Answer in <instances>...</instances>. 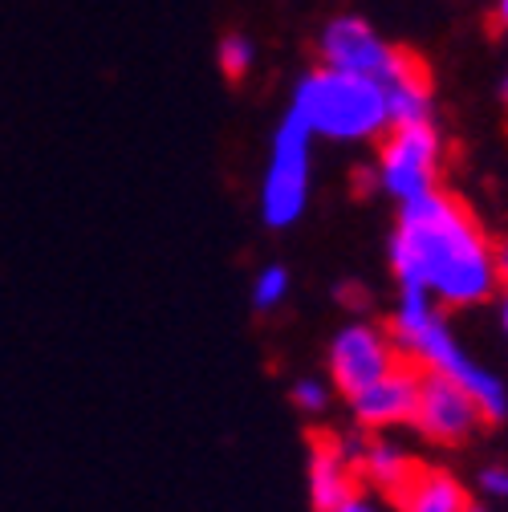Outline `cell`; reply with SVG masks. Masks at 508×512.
I'll return each mask as SVG.
<instances>
[{"label":"cell","instance_id":"20","mask_svg":"<svg viewBox=\"0 0 508 512\" xmlns=\"http://www.w3.org/2000/svg\"><path fill=\"white\" fill-rule=\"evenodd\" d=\"M496 317H500V334L508 338V289L500 293V305H496Z\"/></svg>","mask_w":508,"mask_h":512},{"label":"cell","instance_id":"19","mask_svg":"<svg viewBox=\"0 0 508 512\" xmlns=\"http://www.w3.org/2000/svg\"><path fill=\"white\" fill-rule=\"evenodd\" d=\"M496 273H500V285L508 289V240L496 244Z\"/></svg>","mask_w":508,"mask_h":512},{"label":"cell","instance_id":"17","mask_svg":"<svg viewBox=\"0 0 508 512\" xmlns=\"http://www.w3.org/2000/svg\"><path fill=\"white\" fill-rule=\"evenodd\" d=\"M476 480H480V492L488 500H508V468L504 464H488Z\"/></svg>","mask_w":508,"mask_h":512},{"label":"cell","instance_id":"11","mask_svg":"<svg viewBox=\"0 0 508 512\" xmlns=\"http://www.w3.org/2000/svg\"><path fill=\"white\" fill-rule=\"evenodd\" d=\"M387 90V110L391 126H411V122H431V70L415 49H395V70L383 82Z\"/></svg>","mask_w":508,"mask_h":512},{"label":"cell","instance_id":"5","mask_svg":"<svg viewBox=\"0 0 508 512\" xmlns=\"http://www.w3.org/2000/svg\"><path fill=\"white\" fill-rule=\"evenodd\" d=\"M443 171V139L435 122H411V126H387L383 151H378V187L395 196L399 204L427 196L439 187Z\"/></svg>","mask_w":508,"mask_h":512},{"label":"cell","instance_id":"6","mask_svg":"<svg viewBox=\"0 0 508 512\" xmlns=\"http://www.w3.org/2000/svg\"><path fill=\"white\" fill-rule=\"evenodd\" d=\"M484 411L476 403V395L456 382L452 374H439V370H423V382H419V407H415V419L411 427L431 439V443H464L472 439L480 427H484Z\"/></svg>","mask_w":508,"mask_h":512},{"label":"cell","instance_id":"21","mask_svg":"<svg viewBox=\"0 0 508 512\" xmlns=\"http://www.w3.org/2000/svg\"><path fill=\"white\" fill-rule=\"evenodd\" d=\"M496 21L508 29V0H500V5H496Z\"/></svg>","mask_w":508,"mask_h":512},{"label":"cell","instance_id":"18","mask_svg":"<svg viewBox=\"0 0 508 512\" xmlns=\"http://www.w3.org/2000/svg\"><path fill=\"white\" fill-rule=\"evenodd\" d=\"M326 512H378V504H374L370 496L354 492V496H346L342 504H334V508H326Z\"/></svg>","mask_w":508,"mask_h":512},{"label":"cell","instance_id":"7","mask_svg":"<svg viewBox=\"0 0 508 512\" xmlns=\"http://www.w3.org/2000/svg\"><path fill=\"white\" fill-rule=\"evenodd\" d=\"M403 362L391 330L370 326V322H350L334 334L330 342V382H338V391L350 399L354 391L370 387L374 378H383Z\"/></svg>","mask_w":508,"mask_h":512},{"label":"cell","instance_id":"2","mask_svg":"<svg viewBox=\"0 0 508 512\" xmlns=\"http://www.w3.org/2000/svg\"><path fill=\"white\" fill-rule=\"evenodd\" d=\"M387 330H391V338L407 362H415L419 370H439V374H452L456 382H464V387L476 395L488 423H500L508 415L504 382L492 370H484L476 358H468V350L456 342V334L448 326V317H443V305L431 293L403 289Z\"/></svg>","mask_w":508,"mask_h":512},{"label":"cell","instance_id":"4","mask_svg":"<svg viewBox=\"0 0 508 512\" xmlns=\"http://www.w3.org/2000/svg\"><path fill=\"white\" fill-rule=\"evenodd\" d=\"M309 143H313V126L309 118L289 106L281 118L277 135H273V159L261 183V220L269 228H289L301 220L305 200H309Z\"/></svg>","mask_w":508,"mask_h":512},{"label":"cell","instance_id":"1","mask_svg":"<svg viewBox=\"0 0 508 512\" xmlns=\"http://www.w3.org/2000/svg\"><path fill=\"white\" fill-rule=\"evenodd\" d=\"M387 256L399 289H423L443 309L484 305L500 285L496 244L443 187L399 204Z\"/></svg>","mask_w":508,"mask_h":512},{"label":"cell","instance_id":"3","mask_svg":"<svg viewBox=\"0 0 508 512\" xmlns=\"http://www.w3.org/2000/svg\"><path fill=\"white\" fill-rule=\"evenodd\" d=\"M293 106L309 118L313 135L338 139V143H362L387 135L391 110H387V90L383 82L346 74L334 66H322L301 78Z\"/></svg>","mask_w":508,"mask_h":512},{"label":"cell","instance_id":"16","mask_svg":"<svg viewBox=\"0 0 508 512\" xmlns=\"http://www.w3.org/2000/svg\"><path fill=\"white\" fill-rule=\"evenodd\" d=\"M293 407L305 415H322L330 407V387L322 378H297L293 382Z\"/></svg>","mask_w":508,"mask_h":512},{"label":"cell","instance_id":"10","mask_svg":"<svg viewBox=\"0 0 508 512\" xmlns=\"http://www.w3.org/2000/svg\"><path fill=\"white\" fill-rule=\"evenodd\" d=\"M305 480H309V504H313V512H326V508L342 504L346 496H354L362 476H358V464L342 452L338 435H313L309 439Z\"/></svg>","mask_w":508,"mask_h":512},{"label":"cell","instance_id":"23","mask_svg":"<svg viewBox=\"0 0 508 512\" xmlns=\"http://www.w3.org/2000/svg\"><path fill=\"white\" fill-rule=\"evenodd\" d=\"M500 94H504V102H508V78H504V86H500Z\"/></svg>","mask_w":508,"mask_h":512},{"label":"cell","instance_id":"14","mask_svg":"<svg viewBox=\"0 0 508 512\" xmlns=\"http://www.w3.org/2000/svg\"><path fill=\"white\" fill-rule=\"evenodd\" d=\"M289 289H293L289 269H285V265H265V269L257 273V281H252V309H257V313L281 309L285 297H289Z\"/></svg>","mask_w":508,"mask_h":512},{"label":"cell","instance_id":"8","mask_svg":"<svg viewBox=\"0 0 508 512\" xmlns=\"http://www.w3.org/2000/svg\"><path fill=\"white\" fill-rule=\"evenodd\" d=\"M419 382H423V370L403 358L395 370H387L383 378H374L370 387L350 395L354 423L366 431H391V427L411 423L415 407H419Z\"/></svg>","mask_w":508,"mask_h":512},{"label":"cell","instance_id":"22","mask_svg":"<svg viewBox=\"0 0 508 512\" xmlns=\"http://www.w3.org/2000/svg\"><path fill=\"white\" fill-rule=\"evenodd\" d=\"M468 512H488V508L484 504H468Z\"/></svg>","mask_w":508,"mask_h":512},{"label":"cell","instance_id":"13","mask_svg":"<svg viewBox=\"0 0 508 512\" xmlns=\"http://www.w3.org/2000/svg\"><path fill=\"white\" fill-rule=\"evenodd\" d=\"M415 468H419V460L411 452H403L395 439H383V435H370L366 456L358 460V476L370 480L378 492H387V496H395L415 476Z\"/></svg>","mask_w":508,"mask_h":512},{"label":"cell","instance_id":"9","mask_svg":"<svg viewBox=\"0 0 508 512\" xmlns=\"http://www.w3.org/2000/svg\"><path fill=\"white\" fill-rule=\"evenodd\" d=\"M322 66L387 82L391 70H395V45H387L358 17H338L322 33Z\"/></svg>","mask_w":508,"mask_h":512},{"label":"cell","instance_id":"15","mask_svg":"<svg viewBox=\"0 0 508 512\" xmlns=\"http://www.w3.org/2000/svg\"><path fill=\"white\" fill-rule=\"evenodd\" d=\"M216 53H220V74H224L228 82H240V78L248 74V66H252V41H248V37L228 33Z\"/></svg>","mask_w":508,"mask_h":512},{"label":"cell","instance_id":"12","mask_svg":"<svg viewBox=\"0 0 508 512\" xmlns=\"http://www.w3.org/2000/svg\"><path fill=\"white\" fill-rule=\"evenodd\" d=\"M399 512H468V488L443 468H415V476L391 496Z\"/></svg>","mask_w":508,"mask_h":512}]
</instances>
